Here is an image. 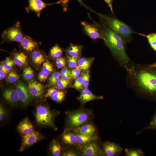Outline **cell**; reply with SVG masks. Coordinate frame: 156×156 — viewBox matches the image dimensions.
Masks as SVG:
<instances>
[{"mask_svg": "<svg viewBox=\"0 0 156 156\" xmlns=\"http://www.w3.org/2000/svg\"><path fill=\"white\" fill-rule=\"evenodd\" d=\"M125 69L127 85L145 98L156 102V62L145 65L132 62Z\"/></svg>", "mask_w": 156, "mask_h": 156, "instance_id": "obj_1", "label": "cell"}, {"mask_svg": "<svg viewBox=\"0 0 156 156\" xmlns=\"http://www.w3.org/2000/svg\"><path fill=\"white\" fill-rule=\"evenodd\" d=\"M88 16L99 28L103 40L120 64L125 68L127 67L132 62L126 53L124 40L102 21L98 23L93 20L89 14Z\"/></svg>", "mask_w": 156, "mask_h": 156, "instance_id": "obj_2", "label": "cell"}, {"mask_svg": "<svg viewBox=\"0 0 156 156\" xmlns=\"http://www.w3.org/2000/svg\"><path fill=\"white\" fill-rule=\"evenodd\" d=\"M81 4L95 14L99 17L100 20L106 23L113 31L119 35L126 43L131 40L132 35L134 32L128 25L112 15L103 14L95 12L83 1L81 2Z\"/></svg>", "mask_w": 156, "mask_h": 156, "instance_id": "obj_3", "label": "cell"}, {"mask_svg": "<svg viewBox=\"0 0 156 156\" xmlns=\"http://www.w3.org/2000/svg\"><path fill=\"white\" fill-rule=\"evenodd\" d=\"M25 34L21 27L20 22L17 21L13 26L5 29L1 34L3 41L21 42Z\"/></svg>", "mask_w": 156, "mask_h": 156, "instance_id": "obj_4", "label": "cell"}, {"mask_svg": "<svg viewBox=\"0 0 156 156\" xmlns=\"http://www.w3.org/2000/svg\"><path fill=\"white\" fill-rule=\"evenodd\" d=\"M35 117L37 122L40 125L48 126L53 124V115L48 107L38 106L36 108Z\"/></svg>", "mask_w": 156, "mask_h": 156, "instance_id": "obj_5", "label": "cell"}, {"mask_svg": "<svg viewBox=\"0 0 156 156\" xmlns=\"http://www.w3.org/2000/svg\"><path fill=\"white\" fill-rule=\"evenodd\" d=\"M89 118V115L87 112L82 110L76 111L68 116L67 123L69 127L73 129L85 123Z\"/></svg>", "mask_w": 156, "mask_h": 156, "instance_id": "obj_6", "label": "cell"}, {"mask_svg": "<svg viewBox=\"0 0 156 156\" xmlns=\"http://www.w3.org/2000/svg\"><path fill=\"white\" fill-rule=\"evenodd\" d=\"M81 25L85 34L93 40L97 39L103 40L101 31L98 26L94 23L90 24L86 21H81Z\"/></svg>", "mask_w": 156, "mask_h": 156, "instance_id": "obj_7", "label": "cell"}, {"mask_svg": "<svg viewBox=\"0 0 156 156\" xmlns=\"http://www.w3.org/2000/svg\"><path fill=\"white\" fill-rule=\"evenodd\" d=\"M28 5L26 7L25 9L27 13L31 11L35 12L38 17H40V14L42 11L46 7L51 5L57 4V2L47 3L44 2L42 0H27Z\"/></svg>", "mask_w": 156, "mask_h": 156, "instance_id": "obj_8", "label": "cell"}, {"mask_svg": "<svg viewBox=\"0 0 156 156\" xmlns=\"http://www.w3.org/2000/svg\"><path fill=\"white\" fill-rule=\"evenodd\" d=\"M41 138V136L39 132L36 131L31 133L23 135L19 151H22L25 148L32 146Z\"/></svg>", "mask_w": 156, "mask_h": 156, "instance_id": "obj_9", "label": "cell"}, {"mask_svg": "<svg viewBox=\"0 0 156 156\" xmlns=\"http://www.w3.org/2000/svg\"><path fill=\"white\" fill-rule=\"evenodd\" d=\"M16 89L20 100L25 105H27L31 99V95L28 88L25 84L20 82L16 84Z\"/></svg>", "mask_w": 156, "mask_h": 156, "instance_id": "obj_10", "label": "cell"}, {"mask_svg": "<svg viewBox=\"0 0 156 156\" xmlns=\"http://www.w3.org/2000/svg\"><path fill=\"white\" fill-rule=\"evenodd\" d=\"M103 148L105 154L108 156L120 155L123 150V148L120 145L108 141L104 143Z\"/></svg>", "mask_w": 156, "mask_h": 156, "instance_id": "obj_11", "label": "cell"}, {"mask_svg": "<svg viewBox=\"0 0 156 156\" xmlns=\"http://www.w3.org/2000/svg\"><path fill=\"white\" fill-rule=\"evenodd\" d=\"M3 96L7 102L12 105L17 104L20 100L16 89L14 88L5 89L3 92Z\"/></svg>", "mask_w": 156, "mask_h": 156, "instance_id": "obj_12", "label": "cell"}, {"mask_svg": "<svg viewBox=\"0 0 156 156\" xmlns=\"http://www.w3.org/2000/svg\"><path fill=\"white\" fill-rule=\"evenodd\" d=\"M19 43L24 50L30 53L36 49L38 45L37 42L29 36L25 35Z\"/></svg>", "mask_w": 156, "mask_h": 156, "instance_id": "obj_13", "label": "cell"}, {"mask_svg": "<svg viewBox=\"0 0 156 156\" xmlns=\"http://www.w3.org/2000/svg\"><path fill=\"white\" fill-rule=\"evenodd\" d=\"M28 89L32 96L40 97L44 93V87L41 83L34 81H31L28 83Z\"/></svg>", "mask_w": 156, "mask_h": 156, "instance_id": "obj_14", "label": "cell"}, {"mask_svg": "<svg viewBox=\"0 0 156 156\" xmlns=\"http://www.w3.org/2000/svg\"><path fill=\"white\" fill-rule=\"evenodd\" d=\"M17 129L23 135L31 133L35 131L32 124L28 118H25L20 122Z\"/></svg>", "mask_w": 156, "mask_h": 156, "instance_id": "obj_15", "label": "cell"}, {"mask_svg": "<svg viewBox=\"0 0 156 156\" xmlns=\"http://www.w3.org/2000/svg\"><path fill=\"white\" fill-rule=\"evenodd\" d=\"M73 131L76 133L92 135L95 132V129L92 125L87 124L73 128Z\"/></svg>", "mask_w": 156, "mask_h": 156, "instance_id": "obj_16", "label": "cell"}, {"mask_svg": "<svg viewBox=\"0 0 156 156\" xmlns=\"http://www.w3.org/2000/svg\"><path fill=\"white\" fill-rule=\"evenodd\" d=\"M103 99V96H97L94 95L87 88H84L82 90L79 97V99L83 103L92 100Z\"/></svg>", "mask_w": 156, "mask_h": 156, "instance_id": "obj_17", "label": "cell"}, {"mask_svg": "<svg viewBox=\"0 0 156 156\" xmlns=\"http://www.w3.org/2000/svg\"><path fill=\"white\" fill-rule=\"evenodd\" d=\"M100 149V147L96 142H92L84 148L83 155L87 156H96L98 154Z\"/></svg>", "mask_w": 156, "mask_h": 156, "instance_id": "obj_18", "label": "cell"}, {"mask_svg": "<svg viewBox=\"0 0 156 156\" xmlns=\"http://www.w3.org/2000/svg\"><path fill=\"white\" fill-rule=\"evenodd\" d=\"M27 56L23 52H15L13 54V61L14 64L19 66L27 64Z\"/></svg>", "mask_w": 156, "mask_h": 156, "instance_id": "obj_19", "label": "cell"}, {"mask_svg": "<svg viewBox=\"0 0 156 156\" xmlns=\"http://www.w3.org/2000/svg\"><path fill=\"white\" fill-rule=\"evenodd\" d=\"M81 48L82 46H81L70 44L66 50L68 56L78 57L81 54Z\"/></svg>", "mask_w": 156, "mask_h": 156, "instance_id": "obj_20", "label": "cell"}, {"mask_svg": "<svg viewBox=\"0 0 156 156\" xmlns=\"http://www.w3.org/2000/svg\"><path fill=\"white\" fill-rule=\"evenodd\" d=\"M31 56L34 63L40 64L45 60L44 56L41 52L36 49L30 53Z\"/></svg>", "mask_w": 156, "mask_h": 156, "instance_id": "obj_21", "label": "cell"}, {"mask_svg": "<svg viewBox=\"0 0 156 156\" xmlns=\"http://www.w3.org/2000/svg\"><path fill=\"white\" fill-rule=\"evenodd\" d=\"M93 60L92 58H81L77 61V64L81 70H86L90 67Z\"/></svg>", "mask_w": 156, "mask_h": 156, "instance_id": "obj_22", "label": "cell"}, {"mask_svg": "<svg viewBox=\"0 0 156 156\" xmlns=\"http://www.w3.org/2000/svg\"><path fill=\"white\" fill-rule=\"evenodd\" d=\"M76 142L77 143L83 144L89 142L97 139L96 137L77 133L76 135Z\"/></svg>", "mask_w": 156, "mask_h": 156, "instance_id": "obj_23", "label": "cell"}, {"mask_svg": "<svg viewBox=\"0 0 156 156\" xmlns=\"http://www.w3.org/2000/svg\"><path fill=\"white\" fill-rule=\"evenodd\" d=\"M138 34L146 38L151 47L156 53V32L152 33L147 35Z\"/></svg>", "mask_w": 156, "mask_h": 156, "instance_id": "obj_24", "label": "cell"}, {"mask_svg": "<svg viewBox=\"0 0 156 156\" xmlns=\"http://www.w3.org/2000/svg\"><path fill=\"white\" fill-rule=\"evenodd\" d=\"M64 142L66 144H73L76 142V135L71 133H67L64 134L62 136Z\"/></svg>", "mask_w": 156, "mask_h": 156, "instance_id": "obj_25", "label": "cell"}, {"mask_svg": "<svg viewBox=\"0 0 156 156\" xmlns=\"http://www.w3.org/2000/svg\"><path fill=\"white\" fill-rule=\"evenodd\" d=\"M61 146V145L55 140H53L50 147L51 151L53 155L55 156L60 155Z\"/></svg>", "mask_w": 156, "mask_h": 156, "instance_id": "obj_26", "label": "cell"}, {"mask_svg": "<svg viewBox=\"0 0 156 156\" xmlns=\"http://www.w3.org/2000/svg\"><path fill=\"white\" fill-rule=\"evenodd\" d=\"M125 154L126 156H143L144 154L143 152L139 148H125Z\"/></svg>", "mask_w": 156, "mask_h": 156, "instance_id": "obj_27", "label": "cell"}, {"mask_svg": "<svg viewBox=\"0 0 156 156\" xmlns=\"http://www.w3.org/2000/svg\"><path fill=\"white\" fill-rule=\"evenodd\" d=\"M49 53L51 57L54 58H57L62 55L63 52L59 46L56 44L51 48Z\"/></svg>", "mask_w": 156, "mask_h": 156, "instance_id": "obj_28", "label": "cell"}, {"mask_svg": "<svg viewBox=\"0 0 156 156\" xmlns=\"http://www.w3.org/2000/svg\"><path fill=\"white\" fill-rule=\"evenodd\" d=\"M61 74L58 72L54 73L49 78V83L50 85L54 86L56 85L57 83L61 78L60 77Z\"/></svg>", "mask_w": 156, "mask_h": 156, "instance_id": "obj_29", "label": "cell"}, {"mask_svg": "<svg viewBox=\"0 0 156 156\" xmlns=\"http://www.w3.org/2000/svg\"><path fill=\"white\" fill-rule=\"evenodd\" d=\"M23 75L25 79L30 80L31 79L34 77L33 71L30 67H27L24 70Z\"/></svg>", "mask_w": 156, "mask_h": 156, "instance_id": "obj_30", "label": "cell"}, {"mask_svg": "<svg viewBox=\"0 0 156 156\" xmlns=\"http://www.w3.org/2000/svg\"><path fill=\"white\" fill-rule=\"evenodd\" d=\"M19 78V76L16 72L12 71L9 74L7 79L9 82L13 83L16 81Z\"/></svg>", "mask_w": 156, "mask_h": 156, "instance_id": "obj_31", "label": "cell"}, {"mask_svg": "<svg viewBox=\"0 0 156 156\" xmlns=\"http://www.w3.org/2000/svg\"><path fill=\"white\" fill-rule=\"evenodd\" d=\"M42 69V70L49 74L53 71V66L48 60L44 62Z\"/></svg>", "mask_w": 156, "mask_h": 156, "instance_id": "obj_32", "label": "cell"}, {"mask_svg": "<svg viewBox=\"0 0 156 156\" xmlns=\"http://www.w3.org/2000/svg\"><path fill=\"white\" fill-rule=\"evenodd\" d=\"M69 82V80L61 78L57 83L56 86L59 89H63L67 87Z\"/></svg>", "mask_w": 156, "mask_h": 156, "instance_id": "obj_33", "label": "cell"}, {"mask_svg": "<svg viewBox=\"0 0 156 156\" xmlns=\"http://www.w3.org/2000/svg\"><path fill=\"white\" fill-rule=\"evenodd\" d=\"M144 129H153L156 130V109L149 124Z\"/></svg>", "mask_w": 156, "mask_h": 156, "instance_id": "obj_34", "label": "cell"}, {"mask_svg": "<svg viewBox=\"0 0 156 156\" xmlns=\"http://www.w3.org/2000/svg\"><path fill=\"white\" fill-rule=\"evenodd\" d=\"M65 96L64 92L62 91H59L52 98V100L57 102H60L64 99Z\"/></svg>", "mask_w": 156, "mask_h": 156, "instance_id": "obj_35", "label": "cell"}, {"mask_svg": "<svg viewBox=\"0 0 156 156\" xmlns=\"http://www.w3.org/2000/svg\"><path fill=\"white\" fill-rule=\"evenodd\" d=\"M68 60L69 66L71 68H75L77 66V59L78 57L68 56Z\"/></svg>", "mask_w": 156, "mask_h": 156, "instance_id": "obj_36", "label": "cell"}, {"mask_svg": "<svg viewBox=\"0 0 156 156\" xmlns=\"http://www.w3.org/2000/svg\"><path fill=\"white\" fill-rule=\"evenodd\" d=\"M83 83V76L80 75L76 79L73 86L74 87L77 89H82Z\"/></svg>", "mask_w": 156, "mask_h": 156, "instance_id": "obj_37", "label": "cell"}, {"mask_svg": "<svg viewBox=\"0 0 156 156\" xmlns=\"http://www.w3.org/2000/svg\"><path fill=\"white\" fill-rule=\"evenodd\" d=\"M82 76L83 77V87L84 88H87L89 85L90 77L89 71L84 73Z\"/></svg>", "mask_w": 156, "mask_h": 156, "instance_id": "obj_38", "label": "cell"}, {"mask_svg": "<svg viewBox=\"0 0 156 156\" xmlns=\"http://www.w3.org/2000/svg\"><path fill=\"white\" fill-rule=\"evenodd\" d=\"M3 64L5 68L9 71L11 70L15 64L13 61L9 57H7Z\"/></svg>", "mask_w": 156, "mask_h": 156, "instance_id": "obj_39", "label": "cell"}, {"mask_svg": "<svg viewBox=\"0 0 156 156\" xmlns=\"http://www.w3.org/2000/svg\"><path fill=\"white\" fill-rule=\"evenodd\" d=\"M81 69L79 66H77L71 71L72 78L73 79H76L80 75Z\"/></svg>", "mask_w": 156, "mask_h": 156, "instance_id": "obj_40", "label": "cell"}, {"mask_svg": "<svg viewBox=\"0 0 156 156\" xmlns=\"http://www.w3.org/2000/svg\"><path fill=\"white\" fill-rule=\"evenodd\" d=\"M56 66L59 68L65 67L66 64L65 58L62 57L57 58L56 60Z\"/></svg>", "mask_w": 156, "mask_h": 156, "instance_id": "obj_41", "label": "cell"}, {"mask_svg": "<svg viewBox=\"0 0 156 156\" xmlns=\"http://www.w3.org/2000/svg\"><path fill=\"white\" fill-rule=\"evenodd\" d=\"M49 76V74L42 70L39 73L38 79L41 82H44L46 81Z\"/></svg>", "mask_w": 156, "mask_h": 156, "instance_id": "obj_42", "label": "cell"}, {"mask_svg": "<svg viewBox=\"0 0 156 156\" xmlns=\"http://www.w3.org/2000/svg\"><path fill=\"white\" fill-rule=\"evenodd\" d=\"M69 0H58V4L60 5L64 12H66L68 8V3Z\"/></svg>", "mask_w": 156, "mask_h": 156, "instance_id": "obj_43", "label": "cell"}, {"mask_svg": "<svg viewBox=\"0 0 156 156\" xmlns=\"http://www.w3.org/2000/svg\"><path fill=\"white\" fill-rule=\"evenodd\" d=\"M57 89L55 88H51L48 89L45 96L46 97L52 98L58 92Z\"/></svg>", "mask_w": 156, "mask_h": 156, "instance_id": "obj_44", "label": "cell"}, {"mask_svg": "<svg viewBox=\"0 0 156 156\" xmlns=\"http://www.w3.org/2000/svg\"><path fill=\"white\" fill-rule=\"evenodd\" d=\"M6 111L1 104L0 105V121H1L6 116Z\"/></svg>", "mask_w": 156, "mask_h": 156, "instance_id": "obj_45", "label": "cell"}, {"mask_svg": "<svg viewBox=\"0 0 156 156\" xmlns=\"http://www.w3.org/2000/svg\"><path fill=\"white\" fill-rule=\"evenodd\" d=\"M105 3L107 4L108 6L109 7L112 13V14H114L113 7H112V3L114 0H103Z\"/></svg>", "mask_w": 156, "mask_h": 156, "instance_id": "obj_46", "label": "cell"}, {"mask_svg": "<svg viewBox=\"0 0 156 156\" xmlns=\"http://www.w3.org/2000/svg\"><path fill=\"white\" fill-rule=\"evenodd\" d=\"M60 74L62 78L65 79L69 81L72 78L71 73Z\"/></svg>", "mask_w": 156, "mask_h": 156, "instance_id": "obj_47", "label": "cell"}, {"mask_svg": "<svg viewBox=\"0 0 156 156\" xmlns=\"http://www.w3.org/2000/svg\"><path fill=\"white\" fill-rule=\"evenodd\" d=\"M64 156H76L75 153L72 151H69L66 152L63 154Z\"/></svg>", "mask_w": 156, "mask_h": 156, "instance_id": "obj_48", "label": "cell"}, {"mask_svg": "<svg viewBox=\"0 0 156 156\" xmlns=\"http://www.w3.org/2000/svg\"><path fill=\"white\" fill-rule=\"evenodd\" d=\"M0 71L7 73H9L10 71L7 70L4 67L3 64L1 63L0 65Z\"/></svg>", "mask_w": 156, "mask_h": 156, "instance_id": "obj_49", "label": "cell"}, {"mask_svg": "<svg viewBox=\"0 0 156 156\" xmlns=\"http://www.w3.org/2000/svg\"><path fill=\"white\" fill-rule=\"evenodd\" d=\"M6 74L3 72L0 71V79L1 80L5 78L6 76Z\"/></svg>", "mask_w": 156, "mask_h": 156, "instance_id": "obj_50", "label": "cell"}]
</instances>
